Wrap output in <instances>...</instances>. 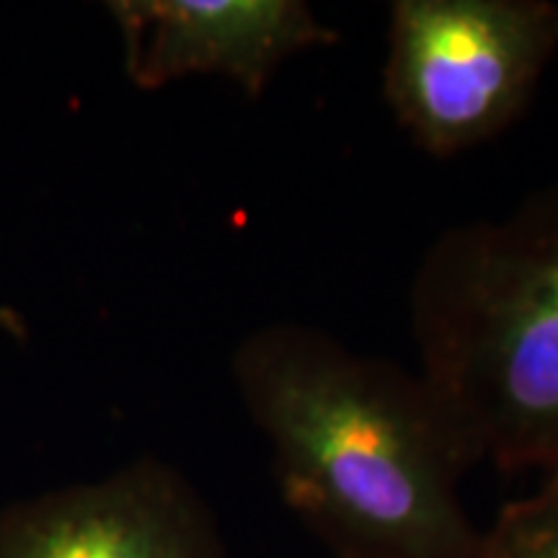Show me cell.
Returning a JSON list of instances; mask_svg holds the SVG:
<instances>
[{
    "label": "cell",
    "instance_id": "cell-1",
    "mask_svg": "<svg viewBox=\"0 0 558 558\" xmlns=\"http://www.w3.org/2000/svg\"><path fill=\"white\" fill-rule=\"evenodd\" d=\"M230 375L284 505L329 558H476L460 484L478 460L418 369L275 320L235 344Z\"/></svg>",
    "mask_w": 558,
    "mask_h": 558
},
{
    "label": "cell",
    "instance_id": "cell-2",
    "mask_svg": "<svg viewBox=\"0 0 558 558\" xmlns=\"http://www.w3.org/2000/svg\"><path fill=\"white\" fill-rule=\"evenodd\" d=\"M409 311L418 373L478 463L558 473V179L437 235Z\"/></svg>",
    "mask_w": 558,
    "mask_h": 558
},
{
    "label": "cell",
    "instance_id": "cell-3",
    "mask_svg": "<svg viewBox=\"0 0 558 558\" xmlns=\"http://www.w3.org/2000/svg\"><path fill=\"white\" fill-rule=\"evenodd\" d=\"M556 54L550 0H396L383 96L418 150L452 158L512 128Z\"/></svg>",
    "mask_w": 558,
    "mask_h": 558
},
{
    "label": "cell",
    "instance_id": "cell-4",
    "mask_svg": "<svg viewBox=\"0 0 558 558\" xmlns=\"http://www.w3.org/2000/svg\"><path fill=\"white\" fill-rule=\"evenodd\" d=\"M0 558H228L213 509L177 465L140 456L0 509Z\"/></svg>",
    "mask_w": 558,
    "mask_h": 558
},
{
    "label": "cell",
    "instance_id": "cell-5",
    "mask_svg": "<svg viewBox=\"0 0 558 558\" xmlns=\"http://www.w3.org/2000/svg\"><path fill=\"white\" fill-rule=\"evenodd\" d=\"M107 9L124 73L145 90L220 75L259 99L292 58L339 41L303 0H114Z\"/></svg>",
    "mask_w": 558,
    "mask_h": 558
},
{
    "label": "cell",
    "instance_id": "cell-6",
    "mask_svg": "<svg viewBox=\"0 0 558 558\" xmlns=\"http://www.w3.org/2000/svg\"><path fill=\"white\" fill-rule=\"evenodd\" d=\"M476 558H558V473L481 530Z\"/></svg>",
    "mask_w": 558,
    "mask_h": 558
}]
</instances>
